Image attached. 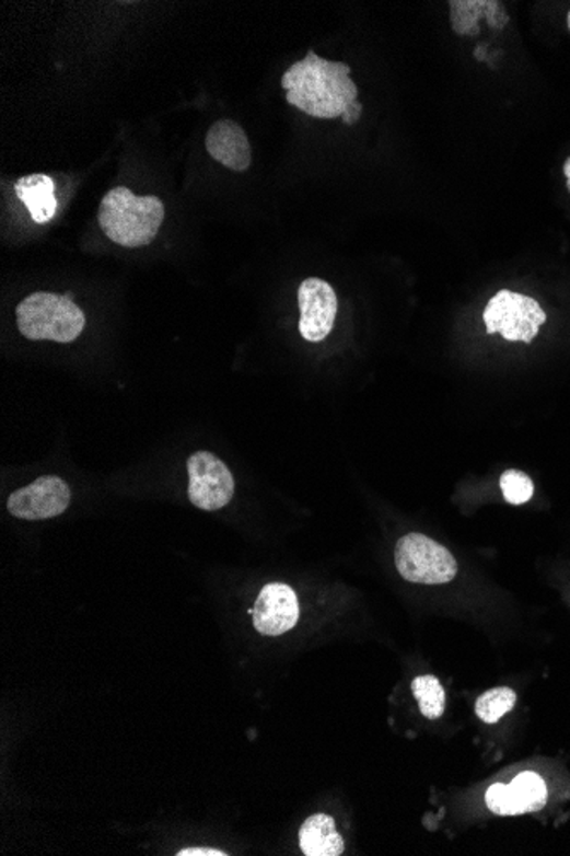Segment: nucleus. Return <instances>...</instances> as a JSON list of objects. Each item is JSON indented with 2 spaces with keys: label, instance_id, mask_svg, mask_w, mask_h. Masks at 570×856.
Masks as SVG:
<instances>
[{
  "label": "nucleus",
  "instance_id": "11",
  "mask_svg": "<svg viewBox=\"0 0 570 856\" xmlns=\"http://www.w3.org/2000/svg\"><path fill=\"white\" fill-rule=\"evenodd\" d=\"M481 18H486L489 26L496 30H504L509 23L505 9L496 0H451L450 20L456 35L477 36Z\"/></svg>",
  "mask_w": 570,
  "mask_h": 856
},
{
  "label": "nucleus",
  "instance_id": "4",
  "mask_svg": "<svg viewBox=\"0 0 570 856\" xmlns=\"http://www.w3.org/2000/svg\"><path fill=\"white\" fill-rule=\"evenodd\" d=\"M395 565L402 578L410 583H450L458 572V563L453 554L422 533H408L398 541Z\"/></svg>",
  "mask_w": 570,
  "mask_h": 856
},
{
  "label": "nucleus",
  "instance_id": "6",
  "mask_svg": "<svg viewBox=\"0 0 570 856\" xmlns=\"http://www.w3.org/2000/svg\"><path fill=\"white\" fill-rule=\"evenodd\" d=\"M188 498L198 510L218 511L228 507L234 496V479L230 469L210 452L188 456Z\"/></svg>",
  "mask_w": 570,
  "mask_h": 856
},
{
  "label": "nucleus",
  "instance_id": "20",
  "mask_svg": "<svg viewBox=\"0 0 570 856\" xmlns=\"http://www.w3.org/2000/svg\"><path fill=\"white\" fill-rule=\"evenodd\" d=\"M228 853L219 852V849L213 848H187L182 849V852L178 853V856H225Z\"/></svg>",
  "mask_w": 570,
  "mask_h": 856
},
{
  "label": "nucleus",
  "instance_id": "10",
  "mask_svg": "<svg viewBox=\"0 0 570 856\" xmlns=\"http://www.w3.org/2000/svg\"><path fill=\"white\" fill-rule=\"evenodd\" d=\"M210 157L233 172H246L252 164V146L245 130L236 122H216L206 137Z\"/></svg>",
  "mask_w": 570,
  "mask_h": 856
},
{
  "label": "nucleus",
  "instance_id": "8",
  "mask_svg": "<svg viewBox=\"0 0 570 856\" xmlns=\"http://www.w3.org/2000/svg\"><path fill=\"white\" fill-rule=\"evenodd\" d=\"M299 332L310 343H322L328 337L337 319L338 300L326 280L310 277L299 286Z\"/></svg>",
  "mask_w": 570,
  "mask_h": 856
},
{
  "label": "nucleus",
  "instance_id": "19",
  "mask_svg": "<svg viewBox=\"0 0 570 856\" xmlns=\"http://www.w3.org/2000/svg\"><path fill=\"white\" fill-rule=\"evenodd\" d=\"M362 115V105L359 102L350 103L349 106H347L346 112H344V115H341V122L347 125H353L358 124L359 118H361Z\"/></svg>",
  "mask_w": 570,
  "mask_h": 856
},
{
  "label": "nucleus",
  "instance_id": "7",
  "mask_svg": "<svg viewBox=\"0 0 570 856\" xmlns=\"http://www.w3.org/2000/svg\"><path fill=\"white\" fill-rule=\"evenodd\" d=\"M70 505V487L57 475H43L35 483L14 490L8 510L21 520H47L59 517Z\"/></svg>",
  "mask_w": 570,
  "mask_h": 856
},
{
  "label": "nucleus",
  "instance_id": "15",
  "mask_svg": "<svg viewBox=\"0 0 570 856\" xmlns=\"http://www.w3.org/2000/svg\"><path fill=\"white\" fill-rule=\"evenodd\" d=\"M511 788L516 794L517 802H520L523 812H536V810L544 809L547 803V785L532 771L516 776L511 783Z\"/></svg>",
  "mask_w": 570,
  "mask_h": 856
},
{
  "label": "nucleus",
  "instance_id": "17",
  "mask_svg": "<svg viewBox=\"0 0 570 856\" xmlns=\"http://www.w3.org/2000/svg\"><path fill=\"white\" fill-rule=\"evenodd\" d=\"M501 487L505 501L511 505L528 502L535 490L532 479L521 471H505L501 477Z\"/></svg>",
  "mask_w": 570,
  "mask_h": 856
},
{
  "label": "nucleus",
  "instance_id": "23",
  "mask_svg": "<svg viewBox=\"0 0 570 856\" xmlns=\"http://www.w3.org/2000/svg\"><path fill=\"white\" fill-rule=\"evenodd\" d=\"M567 26H569L570 30V12H569V16H567Z\"/></svg>",
  "mask_w": 570,
  "mask_h": 856
},
{
  "label": "nucleus",
  "instance_id": "13",
  "mask_svg": "<svg viewBox=\"0 0 570 856\" xmlns=\"http://www.w3.org/2000/svg\"><path fill=\"white\" fill-rule=\"evenodd\" d=\"M16 194L21 203L27 207L32 219L38 224L51 221L57 212V197H55V184L50 176L36 175L23 176L18 180Z\"/></svg>",
  "mask_w": 570,
  "mask_h": 856
},
{
  "label": "nucleus",
  "instance_id": "9",
  "mask_svg": "<svg viewBox=\"0 0 570 856\" xmlns=\"http://www.w3.org/2000/svg\"><path fill=\"white\" fill-rule=\"evenodd\" d=\"M298 595L289 585L268 583L261 588L253 609V624L260 635H283L298 624Z\"/></svg>",
  "mask_w": 570,
  "mask_h": 856
},
{
  "label": "nucleus",
  "instance_id": "16",
  "mask_svg": "<svg viewBox=\"0 0 570 856\" xmlns=\"http://www.w3.org/2000/svg\"><path fill=\"white\" fill-rule=\"evenodd\" d=\"M517 696L509 687H496L481 694L475 705L477 717L486 724H497L516 706Z\"/></svg>",
  "mask_w": 570,
  "mask_h": 856
},
{
  "label": "nucleus",
  "instance_id": "21",
  "mask_svg": "<svg viewBox=\"0 0 570 856\" xmlns=\"http://www.w3.org/2000/svg\"><path fill=\"white\" fill-rule=\"evenodd\" d=\"M563 175L567 176V188H569L570 192V158L566 161V164H563Z\"/></svg>",
  "mask_w": 570,
  "mask_h": 856
},
{
  "label": "nucleus",
  "instance_id": "18",
  "mask_svg": "<svg viewBox=\"0 0 570 856\" xmlns=\"http://www.w3.org/2000/svg\"><path fill=\"white\" fill-rule=\"evenodd\" d=\"M486 802L487 807L497 815H520V813H524L511 785H504V783H496V785L489 788L486 795Z\"/></svg>",
  "mask_w": 570,
  "mask_h": 856
},
{
  "label": "nucleus",
  "instance_id": "22",
  "mask_svg": "<svg viewBox=\"0 0 570 856\" xmlns=\"http://www.w3.org/2000/svg\"><path fill=\"white\" fill-rule=\"evenodd\" d=\"M475 55H477L478 60H486V45H480V47L477 48V51H475Z\"/></svg>",
  "mask_w": 570,
  "mask_h": 856
},
{
  "label": "nucleus",
  "instance_id": "3",
  "mask_svg": "<svg viewBox=\"0 0 570 856\" xmlns=\"http://www.w3.org/2000/svg\"><path fill=\"white\" fill-rule=\"evenodd\" d=\"M18 328L30 340L69 344L85 327V316L70 294L35 292L24 298L16 310Z\"/></svg>",
  "mask_w": 570,
  "mask_h": 856
},
{
  "label": "nucleus",
  "instance_id": "12",
  "mask_svg": "<svg viewBox=\"0 0 570 856\" xmlns=\"http://www.w3.org/2000/svg\"><path fill=\"white\" fill-rule=\"evenodd\" d=\"M299 846L307 856H340L346 843L328 813H315L304 821L299 831Z\"/></svg>",
  "mask_w": 570,
  "mask_h": 856
},
{
  "label": "nucleus",
  "instance_id": "14",
  "mask_svg": "<svg viewBox=\"0 0 570 856\" xmlns=\"http://www.w3.org/2000/svg\"><path fill=\"white\" fill-rule=\"evenodd\" d=\"M411 693L419 703L420 712L429 720H438L443 717L446 709V693L434 675H420L411 682Z\"/></svg>",
  "mask_w": 570,
  "mask_h": 856
},
{
  "label": "nucleus",
  "instance_id": "1",
  "mask_svg": "<svg viewBox=\"0 0 570 856\" xmlns=\"http://www.w3.org/2000/svg\"><path fill=\"white\" fill-rule=\"evenodd\" d=\"M350 72L347 63L330 62L310 50L306 59L292 63L283 74L286 100L311 117H341L350 103L358 102V86Z\"/></svg>",
  "mask_w": 570,
  "mask_h": 856
},
{
  "label": "nucleus",
  "instance_id": "2",
  "mask_svg": "<svg viewBox=\"0 0 570 856\" xmlns=\"http://www.w3.org/2000/svg\"><path fill=\"white\" fill-rule=\"evenodd\" d=\"M164 206L160 197H137L127 187H117L103 197L97 221L112 242L125 248L149 245L160 231Z\"/></svg>",
  "mask_w": 570,
  "mask_h": 856
},
{
  "label": "nucleus",
  "instance_id": "5",
  "mask_svg": "<svg viewBox=\"0 0 570 856\" xmlns=\"http://www.w3.org/2000/svg\"><path fill=\"white\" fill-rule=\"evenodd\" d=\"M484 322L489 334L499 332L509 343L530 344L547 322V315L533 298L502 289L487 304Z\"/></svg>",
  "mask_w": 570,
  "mask_h": 856
}]
</instances>
